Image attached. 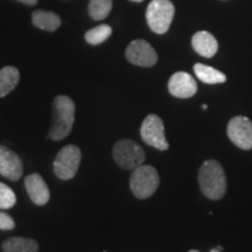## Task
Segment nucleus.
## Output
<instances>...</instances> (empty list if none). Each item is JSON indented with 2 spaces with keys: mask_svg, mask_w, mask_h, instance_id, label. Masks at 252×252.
<instances>
[{
  "mask_svg": "<svg viewBox=\"0 0 252 252\" xmlns=\"http://www.w3.org/2000/svg\"><path fill=\"white\" fill-rule=\"evenodd\" d=\"M112 0H90L88 12L91 19L96 21L104 20L112 9Z\"/></svg>",
  "mask_w": 252,
  "mask_h": 252,
  "instance_id": "obj_18",
  "label": "nucleus"
},
{
  "mask_svg": "<svg viewBox=\"0 0 252 252\" xmlns=\"http://www.w3.org/2000/svg\"><path fill=\"white\" fill-rule=\"evenodd\" d=\"M15 222L8 214L0 212V230H13Z\"/></svg>",
  "mask_w": 252,
  "mask_h": 252,
  "instance_id": "obj_21",
  "label": "nucleus"
},
{
  "mask_svg": "<svg viewBox=\"0 0 252 252\" xmlns=\"http://www.w3.org/2000/svg\"><path fill=\"white\" fill-rule=\"evenodd\" d=\"M219 250H220V248L219 249H214V250H212V252H219Z\"/></svg>",
  "mask_w": 252,
  "mask_h": 252,
  "instance_id": "obj_25",
  "label": "nucleus"
},
{
  "mask_svg": "<svg viewBox=\"0 0 252 252\" xmlns=\"http://www.w3.org/2000/svg\"><path fill=\"white\" fill-rule=\"evenodd\" d=\"M75 103L70 97L59 94L53 100V122L48 137L54 141L63 140L72 130L75 122Z\"/></svg>",
  "mask_w": 252,
  "mask_h": 252,
  "instance_id": "obj_1",
  "label": "nucleus"
},
{
  "mask_svg": "<svg viewBox=\"0 0 252 252\" xmlns=\"http://www.w3.org/2000/svg\"><path fill=\"white\" fill-rule=\"evenodd\" d=\"M140 135L144 143L159 151H167L169 144L165 135V126L159 116L151 113L144 119L140 127Z\"/></svg>",
  "mask_w": 252,
  "mask_h": 252,
  "instance_id": "obj_7",
  "label": "nucleus"
},
{
  "mask_svg": "<svg viewBox=\"0 0 252 252\" xmlns=\"http://www.w3.org/2000/svg\"><path fill=\"white\" fill-rule=\"evenodd\" d=\"M25 187H26L28 196L34 204L45 206L49 202L50 191L48 186L39 173H33V174L28 175L25 180Z\"/></svg>",
  "mask_w": 252,
  "mask_h": 252,
  "instance_id": "obj_12",
  "label": "nucleus"
},
{
  "mask_svg": "<svg viewBox=\"0 0 252 252\" xmlns=\"http://www.w3.org/2000/svg\"><path fill=\"white\" fill-rule=\"evenodd\" d=\"M191 46L198 55L210 59L219 50V42L212 33L207 31H200L195 33L191 39Z\"/></svg>",
  "mask_w": 252,
  "mask_h": 252,
  "instance_id": "obj_13",
  "label": "nucleus"
},
{
  "mask_svg": "<svg viewBox=\"0 0 252 252\" xmlns=\"http://www.w3.org/2000/svg\"><path fill=\"white\" fill-rule=\"evenodd\" d=\"M4 252H37L39 244L36 241L26 237H11L2 243Z\"/></svg>",
  "mask_w": 252,
  "mask_h": 252,
  "instance_id": "obj_16",
  "label": "nucleus"
},
{
  "mask_svg": "<svg viewBox=\"0 0 252 252\" xmlns=\"http://www.w3.org/2000/svg\"><path fill=\"white\" fill-rule=\"evenodd\" d=\"M189 252H198V251L197 250H190Z\"/></svg>",
  "mask_w": 252,
  "mask_h": 252,
  "instance_id": "obj_26",
  "label": "nucleus"
},
{
  "mask_svg": "<svg viewBox=\"0 0 252 252\" xmlns=\"http://www.w3.org/2000/svg\"><path fill=\"white\" fill-rule=\"evenodd\" d=\"M17 1L28 6H35L37 2H39V0H17Z\"/></svg>",
  "mask_w": 252,
  "mask_h": 252,
  "instance_id": "obj_22",
  "label": "nucleus"
},
{
  "mask_svg": "<svg viewBox=\"0 0 252 252\" xmlns=\"http://www.w3.org/2000/svg\"><path fill=\"white\" fill-rule=\"evenodd\" d=\"M82 160L81 150L76 145H67L60 151L54 161V173L61 180L68 181L77 174Z\"/></svg>",
  "mask_w": 252,
  "mask_h": 252,
  "instance_id": "obj_6",
  "label": "nucleus"
},
{
  "mask_svg": "<svg viewBox=\"0 0 252 252\" xmlns=\"http://www.w3.org/2000/svg\"><path fill=\"white\" fill-rule=\"evenodd\" d=\"M131 1H134V2H141V1H144V0H131Z\"/></svg>",
  "mask_w": 252,
  "mask_h": 252,
  "instance_id": "obj_23",
  "label": "nucleus"
},
{
  "mask_svg": "<svg viewBox=\"0 0 252 252\" xmlns=\"http://www.w3.org/2000/svg\"><path fill=\"white\" fill-rule=\"evenodd\" d=\"M17 203V196L8 186L0 182V209H11Z\"/></svg>",
  "mask_w": 252,
  "mask_h": 252,
  "instance_id": "obj_20",
  "label": "nucleus"
},
{
  "mask_svg": "<svg viewBox=\"0 0 252 252\" xmlns=\"http://www.w3.org/2000/svg\"><path fill=\"white\" fill-rule=\"evenodd\" d=\"M202 109H203V110H207V109H208V106L206 105V104H203V105H202Z\"/></svg>",
  "mask_w": 252,
  "mask_h": 252,
  "instance_id": "obj_24",
  "label": "nucleus"
},
{
  "mask_svg": "<svg viewBox=\"0 0 252 252\" xmlns=\"http://www.w3.org/2000/svg\"><path fill=\"white\" fill-rule=\"evenodd\" d=\"M20 81V72L18 68L6 65L0 70V98L7 96L17 88Z\"/></svg>",
  "mask_w": 252,
  "mask_h": 252,
  "instance_id": "obj_15",
  "label": "nucleus"
},
{
  "mask_svg": "<svg viewBox=\"0 0 252 252\" xmlns=\"http://www.w3.org/2000/svg\"><path fill=\"white\" fill-rule=\"evenodd\" d=\"M127 61L134 65L150 68L158 62L157 52L147 41L138 39L132 41L125 52Z\"/></svg>",
  "mask_w": 252,
  "mask_h": 252,
  "instance_id": "obj_9",
  "label": "nucleus"
},
{
  "mask_svg": "<svg viewBox=\"0 0 252 252\" xmlns=\"http://www.w3.org/2000/svg\"><path fill=\"white\" fill-rule=\"evenodd\" d=\"M201 191L207 198L219 201L225 195L226 178L220 163L216 160H206L197 175Z\"/></svg>",
  "mask_w": 252,
  "mask_h": 252,
  "instance_id": "obj_2",
  "label": "nucleus"
},
{
  "mask_svg": "<svg viewBox=\"0 0 252 252\" xmlns=\"http://www.w3.org/2000/svg\"><path fill=\"white\" fill-rule=\"evenodd\" d=\"M194 72L198 80L206 84H220L226 81V76L222 71L202 63H196L194 65Z\"/></svg>",
  "mask_w": 252,
  "mask_h": 252,
  "instance_id": "obj_17",
  "label": "nucleus"
},
{
  "mask_svg": "<svg viewBox=\"0 0 252 252\" xmlns=\"http://www.w3.org/2000/svg\"><path fill=\"white\" fill-rule=\"evenodd\" d=\"M24 163L17 153L0 145V174L11 181H18L23 176Z\"/></svg>",
  "mask_w": 252,
  "mask_h": 252,
  "instance_id": "obj_10",
  "label": "nucleus"
},
{
  "mask_svg": "<svg viewBox=\"0 0 252 252\" xmlns=\"http://www.w3.org/2000/svg\"><path fill=\"white\" fill-rule=\"evenodd\" d=\"M112 157L116 163L123 169L133 171L145 161V151L139 144L130 139L119 140L115 144Z\"/></svg>",
  "mask_w": 252,
  "mask_h": 252,
  "instance_id": "obj_5",
  "label": "nucleus"
},
{
  "mask_svg": "<svg viewBox=\"0 0 252 252\" xmlns=\"http://www.w3.org/2000/svg\"><path fill=\"white\" fill-rule=\"evenodd\" d=\"M112 34V28L109 25H99V26L91 28L90 31H88L86 33V41L89 45L97 46L103 43L104 41H106L111 36Z\"/></svg>",
  "mask_w": 252,
  "mask_h": 252,
  "instance_id": "obj_19",
  "label": "nucleus"
},
{
  "mask_svg": "<svg viewBox=\"0 0 252 252\" xmlns=\"http://www.w3.org/2000/svg\"><path fill=\"white\" fill-rule=\"evenodd\" d=\"M32 21L36 28L46 31V32H55L59 30L61 26V18L54 12L42 11V9H37L33 12L32 15Z\"/></svg>",
  "mask_w": 252,
  "mask_h": 252,
  "instance_id": "obj_14",
  "label": "nucleus"
},
{
  "mask_svg": "<svg viewBox=\"0 0 252 252\" xmlns=\"http://www.w3.org/2000/svg\"><path fill=\"white\" fill-rule=\"evenodd\" d=\"M174 14L175 7L171 0H152L147 6V25L156 34H165L171 27Z\"/></svg>",
  "mask_w": 252,
  "mask_h": 252,
  "instance_id": "obj_4",
  "label": "nucleus"
},
{
  "mask_svg": "<svg viewBox=\"0 0 252 252\" xmlns=\"http://www.w3.org/2000/svg\"><path fill=\"white\" fill-rule=\"evenodd\" d=\"M168 91L176 98H190L197 93V84L188 72L178 71L169 78Z\"/></svg>",
  "mask_w": 252,
  "mask_h": 252,
  "instance_id": "obj_11",
  "label": "nucleus"
},
{
  "mask_svg": "<svg viewBox=\"0 0 252 252\" xmlns=\"http://www.w3.org/2000/svg\"><path fill=\"white\" fill-rule=\"evenodd\" d=\"M160 185L158 171L150 165H141L133 169L130 178V188L137 198L145 200L156 193Z\"/></svg>",
  "mask_w": 252,
  "mask_h": 252,
  "instance_id": "obj_3",
  "label": "nucleus"
},
{
  "mask_svg": "<svg viewBox=\"0 0 252 252\" xmlns=\"http://www.w3.org/2000/svg\"><path fill=\"white\" fill-rule=\"evenodd\" d=\"M229 139L241 150H252V122L244 116L230 119L226 127Z\"/></svg>",
  "mask_w": 252,
  "mask_h": 252,
  "instance_id": "obj_8",
  "label": "nucleus"
}]
</instances>
